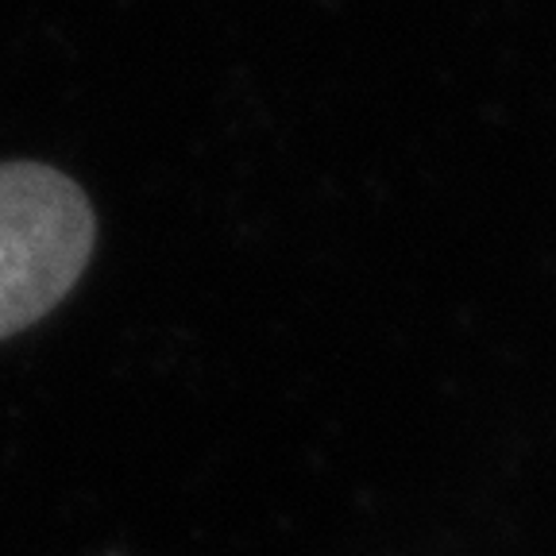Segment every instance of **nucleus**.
I'll list each match as a JSON object with an SVG mask.
<instances>
[{
	"label": "nucleus",
	"mask_w": 556,
	"mask_h": 556,
	"mask_svg": "<svg viewBox=\"0 0 556 556\" xmlns=\"http://www.w3.org/2000/svg\"><path fill=\"white\" fill-rule=\"evenodd\" d=\"M93 205L47 163H0V340L43 321L93 255Z\"/></svg>",
	"instance_id": "nucleus-1"
}]
</instances>
